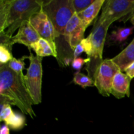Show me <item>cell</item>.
<instances>
[{
	"label": "cell",
	"instance_id": "cell-17",
	"mask_svg": "<svg viewBox=\"0 0 134 134\" xmlns=\"http://www.w3.org/2000/svg\"><path fill=\"white\" fill-rule=\"evenodd\" d=\"M92 46L90 38L88 35L75 47L73 51V57L74 58H77L82 52H85L87 54L88 57H89L92 53Z\"/></svg>",
	"mask_w": 134,
	"mask_h": 134
},
{
	"label": "cell",
	"instance_id": "cell-27",
	"mask_svg": "<svg viewBox=\"0 0 134 134\" xmlns=\"http://www.w3.org/2000/svg\"><path fill=\"white\" fill-rule=\"evenodd\" d=\"M132 24H133V26H134V22H133V23H132Z\"/></svg>",
	"mask_w": 134,
	"mask_h": 134
},
{
	"label": "cell",
	"instance_id": "cell-19",
	"mask_svg": "<svg viewBox=\"0 0 134 134\" xmlns=\"http://www.w3.org/2000/svg\"><path fill=\"white\" fill-rule=\"evenodd\" d=\"M73 82L75 85H79L83 88L86 87L94 86V81L89 76L81 73L80 71L76 72L73 77Z\"/></svg>",
	"mask_w": 134,
	"mask_h": 134
},
{
	"label": "cell",
	"instance_id": "cell-6",
	"mask_svg": "<svg viewBox=\"0 0 134 134\" xmlns=\"http://www.w3.org/2000/svg\"><path fill=\"white\" fill-rule=\"evenodd\" d=\"M133 14L134 0H107L102 7L99 20L111 26L113 22L122 17L128 16V19H130Z\"/></svg>",
	"mask_w": 134,
	"mask_h": 134
},
{
	"label": "cell",
	"instance_id": "cell-4",
	"mask_svg": "<svg viewBox=\"0 0 134 134\" xmlns=\"http://www.w3.org/2000/svg\"><path fill=\"white\" fill-rule=\"evenodd\" d=\"M109 26L98 19L96 22L95 25L89 35L92 50L90 56L88 57L90 59V62L87 64L86 70L88 73L89 77H91L93 80L96 71L103 60V48Z\"/></svg>",
	"mask_w": 134,
	"mask_h": 134
},
{
	"label": "cell",
	"instance_id": "cell-9",
	"mask_svg": "<svg viewBox=\"0 0 134 134\" xmlns=\"http://www.w3.org/2000/svg\"><path fill=\"white\" fill-rule=\"evenodd\" d=\"M86 27L77 13H75L67 24L64 32V39L72 51L83 40Z\"/></svg>",
	"mask_w": 134,
	"mask_h": 134
},
{
	"label": "cell",
	"instance_id": "cell-13",
	"mask_svg": "<svg viewBox=\"0 0 134 134\" xmlns=\"http://www.w3.org/2000/svg\"><path fill=\"white\" fill-rule=\"evenodd\" d=\"M105 2V0H95V1L87 9L81 13H77L79 18L81 20L86 28L98 16L99 10L103 7Z\"/></svg>",
	"mask_w": 134,
	"mask_h": 134
},
{
	"label": "cell",
	"instance_id": "cell-14",
	"mask_svg": "<svg viewBox=\"0 0 134 134\" xmlns=\"http://www.w3.org/2000/svg\"><path fill=\"white\" fill-rule=\"evenodd\" d=\"M32 49L36 54V56L39 57H46V56H52L58 60V54L54 50L49 42L44 39L40 38L36 43L31 46L30 49Z\"/></svg>",
	"mask_w": 134,
	"mask_h": 134
},
{
	"label": "cell",
	"instance_id": "cell-26",
	"mask_svg": "<svg viewBox=\"0 0 134 134\" xmlns=\"http://www.w3.org/2000/svg\"><path fill=\"white\" fill-rule=\"evenodd\" d=\"M130 20H131V22H132V23L134 22V14H133V15L132 16V18H130Z\"/></svg>",
	"mask_w": 134,
	"mask_h": 134
},
{
	"label": "cell",
	"instance_id": "cell-7",
	"mask_svg": "<svg viewBox=\"0 0 134 134\" xmlns=\"http://www.w3.org/2000/svg\"><path fill=\"white\" fill-rule=\"evenodd\" d=\"M119 71H120L119 68L111 59H105L101 63L94 77V86L101 95L109 96L113 78Z\"/></svg>",
	"mask_w": 134,
	"mask_h": 134
},
{
	"label": "cell",
	"instance_id": "cell-28",
	"mask_svg": "<svg viewBox=\"0 0 134 134\" xmlns=\"http://www.w3.org/2000/svg\"></svg>",
	"mask_w": 134,
	"mask_h": 134
},
{
	"label": "cell",
	"instance_id": "cell-25",
	"mask_svg": "<svg viewBox=\"0 0 134 134\" xmlns=\"http://www.w3.org/2000/svg\"><path fill=\"white\" fill-rule=\"evenodd\" d=\"M0 134H10V129L7 124H3L1 126L0 130Z\"/></svg>",
	"mask_w": 134,
	"mask_h": 134
},
{
	"label": "cell",
	"instance_id": "cell-5",
	"mask_svg": "<svg viewBox=\"0 0 134 134\" xmlns=\"http://www.w3.org/2000/svg\"><path fill=\"white\" fill-rule=\"evenodd\" d=\"M28 59L30 66L27 69V73L24 75V84L30 93L34 105H38L42 101V77L43 58L34 56L30 52Z\"/></svg>",
	"mask_w": 134,
	"mask_h": 134
},
{
	"label": "cell",
	"instance_id": "cell-18",
	"mask_svg": "<svg viewBox=\"0 0 134 134\" xmlns=\"http://www.w3.org/2000/svg\"><path fill=\"white\" fill-rule=\"evenodd\" d=\"M29 56H24L20 59H16L13 58L8 64L9 68L20 77L24 78L23 74V70L25 69V60L28 58Z\"/></svg>",
	"mask_w": 134,
	"mask_h": 134
},
{
	"label": "cell",
	"instance_id": "cell-15",
	"mask_svg": "<svg viewBox=\"0 0 134 134\" xmlns=\"http://www.w3.org/2000/svg\"><path fill=\"white\" fill-rule=\"evenodd\" d=\"M9 128L14 130H20L26 126V118L22 114L14 112L11 116L5 122Z\"/></svg>",
	"mask_w": 134,
	"mask_h": 134
},
{
	"label": "cell",
	"instance_id": "cell-12",
	"mask_svg": "<svg viewBox=\"0 0 134 134\" xmlns=\"http://www.w3.org/2000/svg\"><path fill=\"white\" fill-rule=\"evenodd\" d=\"M111 60L119 68L124 72L125 69L134 62V39L122 52Z\"/></svg>",
	"mask_w": 134,
	"mask_h": 134
},
{
	"label": "cell",
	"instance_id": "cell-3",
	"mask_svg": "<svg viewBox=\"0 0 134 134\" xmlns=\"http://www.w3.org/2000/svg\"><path fill=\"white\" fill-rule=\"evenodd\" d=\"M42 9L54 27L56 38L64 37L67 24L75 13L72 0L44 1Z\"/></svg>",
	"mask_w": 134,
	"mask_h": 134
},
{
	"label": "cell",
	"instance_id": "cell-22",
	"mask_svg": "<svg viewBox=\"0 0 134 134\" xmlns=\"http://www.w3.org/2000/svg\"><path fill=\"white\" fill-rule=\"evenodd\" d=\"M1 113H0V120L5 122L14 113L10 105L5 102H1Z\"/></svg>",
	"mask_w": 134,
	"mask_h": 134
},
{
	"label": "cell",
	"instance_id": "cell-8",
	"mask_svg": "<svg viewBox=\"0 0 134 134\" xmlns=\"http://www.w3.org/2000/svg\"><path fill=\"white\" fill-rule=\"evenodd\" d=\"M30 22L37 31L41 38L49 42L54 50L58 53L54 27L43 9H41L40 11L34 14L30 19Z\"/></svg>",
	"mask_w": 134,
	"mask_h": 134
},
{
	"label": "cell",
	"instance_id": "cell-11",
	"mask_svg": "<svg viewBox=\"0 0 134 134\" xmlns=\"http://www.w3.org/2000/svg\"><path fill=\"white\" fill-rule=\"evenodd\" d=\"M132 79L121 71L115 74L112 83L111 94L117 99L130 96V87Z\"/></svg>",
	"mask_w": 134,
	"mask_h": 134
},
{
	"label": "cell",
	"instance_id": "cell-20",
	"mask_svg": "<svg viewBox=\"0 0 134 134\" xmlns=\"http://www.w3.org/2000/svg\"><path fill=\"white\" fill-rule=\"evenodd\" d=\"M12 51L7 48L3 44H0V65L9 64L13 58Z\"/></svg>",
	"mask_w": 134,
	"mask_h": 134
},
{
	"label": "cell",
	"instance_id": "cell-24",
	"mask_svg": "<svg viewBox=\"0 0 134 134\" xmlns=\"http://www.w3.org/2000/svg\"><path fill=\"white\" fill-rule=\"evenodd\" d=\"M124 72L131 79L134 78V62L125 69Z\"/></svg>",
	"mask_w": 134,
	"mask_h": 134
},
{
	"label": "cell",
	"instance_id": "cell-21",
	"mask_svg": "<svg viewBox=\"0 0 134 134\" xmlns=\"http://www.w3.org/2000/svg\"><path fill=\"white\" fill-rule=\"evenodd\" d=\"M95 0H72L73 7L76 13H79L87 9Z\"/></svg>",
	"mask_w": 134,
	"mask_h": 134
},
{
	"label": "cell",
	"instance_id": "cell-10",
	"mask_svg": "<svg viewBox=\"0 0 134 134\" xmlns=\"http://www.w3.org/2000/svg\"><path fill=\"white\" fill-rule=\"evenodd\" d=\"M40 38V35L30 23V20H26L20 26L17 34L12 37V41L13 44L19 43L24 44L30 50L31 46Z\"/></svg>",
	"mask_w": 134,
	"mask_h": 134
},
{
	"label": "cell",
	"instance_id": "cell-16",
	"mask_svg": "<svg viewBox=\"0 0 134 134\" xmlns=\"http://www.w3.org/2000/svg\"><path fill=\"white\" fill-rule=\"evenodd\" d=\"M134 26L130 27H119L111 33L109 39L115 43H121L125 41L133 33Z\"/></svg>",
	"mask_w": 134,
	"mask_h": 134
},
{
	"label": "cell",
	"instance_id": "cell-23",
	"mask_svg": "<svg viewBox=\"0 0 134 134\" xmlns=\"http://www.w3.org/2000/svg\"><path fill=\"white\" fill-rule=\"evenodd\" d=\"M90 62V59L89 58H87L86 59H83L82 58H73V61H72V67L74 68L75 69L79 71L82 68L84 64H88Z\"/></svg>",
	"mask_w": 134,
	"mask_h": 134
},
{
	"label": "cell",
	"instance_id": "cell-1",
	"mask_svg": "<svg viewBox=\"0 0 134 134\" xmlns=\"http://www.w3.org/2000/svg\"><path fill=\"white\" fill-rule=\"evenodd\" d=\"M23 77L9 68L7 64L0 65V101L16 105L24 115L34 119L32 98L27 91Z\"/></svg>",
	"mask_w": 134,
	"mask_h": 134
},
{
	"label": "cell",
	"instance_id": "cell-2",
	"mask_svg": "<svg viewBox=\"0 0 134 134\" xmlns=\"http://www.w3.org/2000/svg\"><path fill=\"white\" fill-rule=\"evenodd\" d=\"M43 1L35 0H1L0 34L13 37V34L22 22L42 9Z\"/></svg>",
	"mask_w": 134,
	"mask_h": 134
}]
</instances>
